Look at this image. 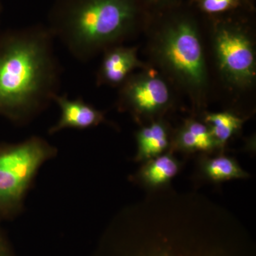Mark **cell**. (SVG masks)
<instances>
[{
	"instance_id": "obj_1",
	"label": "cell",
	"mask_w": 256,
	"mask_h": 256,
	"mask_svg": "<svg viewBox=\"0 0 256 256\" xmlns=\"http://www.w3.org/2000/svg\"><path fill=\"white\" fill-rule=\"evenodd\" d=\"M254 245L208 197L160 190L116 217L95 256H256Z\"/></svg>"
},
{
	"instance_id": "obj_2",
	"label": "cell",
	"mask_w": 256,
	"mask_h": 256,
	"mask_svg": "<svg viewBox=\"0 0 256 256\" xmlns=\"http://www.w3.org/2000/svg\"><path fill=\"white\" fill-rule=\"evenodd\" d=\"M54 40L47 26L35 24L0 41V114L24 124L54 102L62 76Z\"/></svg>"
},
{
	"instance_id": "obj_3",
	"label": "cell",
	"mask_w": 256,
	"mask_h": 256,
	"mask_svg": "<svg viewBox=\"0 0 256 256\" xmlns=\"http://www.w3.org/2000/svg\"><path fill=\"white\" fill-rule=\"evenodd\" d=\"M144 12L139 0H55L47 28L74 58L85 62L130 34Z\"/></svg>"
},
{
	"instance_id": "obj_4",
	"label": "cell",
	"mask_w": 256,
	"mask_h": 256,
	"mask_svg": "<svg viewBox=\"0 0 256 256\" xmlns=\"http://www.w3.org/2000/svg\"><path fill=\"white\" fill-rule=\"evenodd\" d=\"M180 6L154 12L160 15L158 56L180 82L197 90L206 82L198 23L192 13Z\"/></svg>"
},
{
	"instance_id": "obj_5",
	"label": "cell",
	"mask_w": 256,
	"mask_h": 256,
	"mask_svg": "<svg viewBox=\"0 0 256 256\" xmlns=\"http://www.w3.org/2000/svg\"><path fill=\"white\" fill-rule=\"evenodd\" d=\"M56 154L54 146L36 136L0 146V220L18 214L38 170Z\"/></svg>"
},
{
	"instance_id": "obj_6",
	"label": "cell",
	"mask_w": 256,
	"mask_h": 256,
	"mask_svg": "<svg viewBox=\"0 0 256 256\" xmlns=\"http://www.w3.org/2000/svg\"><path fill=\"white\" fill-rule=\"evenodd\" d=\"M245 25L233 18H216L214 38L220 70L236 85L246 86L256 78V55Z\"/></svg>"
},
{
	"instance_id": "obj_7",
	"label": "cell",
	"mask_w": 256,
	"mask_h": 256,
	"mask_svg": "<svg viewBox=\"0 0 256 256\" xmlns=\"http://www.w3.org/2000/svg\"><path fill=\"white\" fill-rule=\"evenodd\" d=\"M170 90L164 80L152 75H141L127 80L121 92L122 104L134 112L154 114L168 106Z\"/></svg>"
},
{
	"instance_id": "obj_8",
	"label": "cell",
	"mask_w": 256,
	"mask_h": 256,
	"mask_svg": "<svg viewBox=\"0 0 256 256\" xmlns=\"http://www.w3.org/2000/svg\"><path fill=\"white\" fill-rule=\"evenodd\" d=\"M54 102L60 108V117L58 122L50 128V134H54L66 128L87 129L98 126L105 120L102 112L82 98L69 99L67 96L58 95L56 97Z\"/></svg>"
},
{
	"instance_id": "obj_9",
	"label": "cell",
	"mask_w": 256,
	"mask_h": 256,
	"mask_svg": "<svg viewBox=\"0 0 256 256\" xmlns=\"http://www.w3.org/2000/svg\"><path fill=\"white\" fill-rule=\"evenodd\" d=\"M106 50L98 76L100 84H122L134 68L141 66L134 48L114 46Z\"/></svg>"
},
{
	"instance_id": "obj_10",
	"label": "cell",
	"mask_w": 256,
	"mask_h": 256,
	"mask_svg": "<svg viewBox=\"0 0 256 256\" xmlns=\"http://www.w3.org/2000/svg\"><path fill=\"white\" fill-rule=\"evenodd\" d=\"M180 164L171 153L146 161L138 178L148 188L156 190L166 186L180 171Z\"/></svg>"
},
{
	"instance_id": "obj_11",
	"label": "cell",
	"mask_w": 256,
	"mask_h": 256,
	"mask_svg": "<svg viewBox=\"0 0 256 256\" xmlns=\"http://www.w3.org/2000/svg\"><path fill=\"white\" fill-rule=\"evenodd\" d=\"M176 148L186 152H208L218 148L210 127L195 120H188L176 138Z\"/></svg>"
},
{
	"instance_id": "obj_12",
	"label": "cell",
	"mask_w": 256,
	"mask_h": 256,
	"mask_svg": "<svg viewBox=\"0 0 256 256\" xmlns=\"http://www.w3.org/2000/svg\"><path fill=\"white\" fill-rule=\"evenodd\" d=\"M138 161H148L161 156L169 146L168 130L162 122L143 128L137 134Z\"/></svg>"
},
{
	"instance_id": "obj_13",
	"label": "cell",
	"mask_w": 256,
	"mask_h": 256,
	"mask_svg": "<svg viewBox=\"0 0 256 256\" xmlns=\"http://www.w3.org/2000/svg\"><path fill=\"white\" fill-rule=\"evenodd\" d=\"M200 166L203 174L214 182L248 178V174L242 169L235 160L226 156L202 159Z\"/></svg>"
},
{
	"instance_id": "obj_14",
	"label": "cell",
	"mask_w": 256,
	"mask_h": 256,
	"mask_svg": "<svg viewBox=\"0 0 256 256\" xmlns=\"http://www.w3.org/2000/svg\"><path fill=\"white\" fill-rule=\"evenodd\" d=\"M205 121L218 148H223L233 134L242 128V120L230 112L206 114Z\"/></svg>"
},
{
	"instance_id": "obj_15",
	"label": "cell",
	"mask_w": 256,
	"mask_h": 256,
	"mask_svg": "<svg viewBox=\"0 0 256 256\" xmlns=\"http://www.w3.org/2000/svg\"><path fill=\"white\" fill-rule=\"evenodd\" d=\"M192 3L202 13L212 16H222L250 6V0H192Z\"/></svg>"
},
{
	"instance_id": "obj_16",
	"label": "cell",
	"mask_w": 256,
	"mask_h": 256,
	"mask_svg": "<svg viewBox=\"0 0 256 256\" xmlns=\"http://www.w3.org/2000/svg\"><path fill=\"white\" fill-rule=\"evenodd\" d=\"M144 10L158 12L180 4L181 0H139Z\"/></svg>"
},
{
	"instance_id": "obj_17",
	"label": "cell",
	"mask_w": 256,
	"mask_h": 256,
	"mask_svg": "<svg viewBox=\"0 0 256 256\" xmlns=\"http://www.w3.org/2000/svg\"><path fill=\"white\" fill-rule=\"evenodd\" d=\"M0 256H16L9 240L0 228Z\"/></svg>"
}]
</instances>
